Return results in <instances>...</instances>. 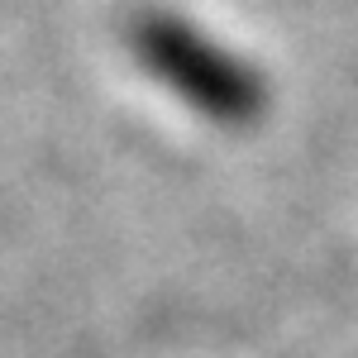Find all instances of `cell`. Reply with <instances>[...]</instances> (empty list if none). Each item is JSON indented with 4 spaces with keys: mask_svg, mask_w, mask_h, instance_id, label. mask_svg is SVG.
<instances>
[{
    "mask_svg": "<svg viewBox=\"0 0 358 358\" xmlns=\"http://www.w3.org/2000/svg\"><path fill=\"white\" fill-rule=\"evenodd\" d=\"M129 53L158 86L220 129H253L273 106V91L248 57L172 10H138L129 20Z\"/></svg>",
    "mask_w": 358,
    "mask_h": 358,
    "instance_id": "1",
    "label": "cell"
}]
</instances>
